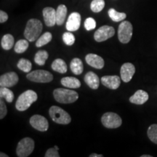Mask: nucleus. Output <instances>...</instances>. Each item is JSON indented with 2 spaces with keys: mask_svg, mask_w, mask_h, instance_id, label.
Masks as SVG:
<instances>
[{
  "mask_svg": "<svg viewBox=\"0 0 157 157\" xmlns=\"http://www.w3.org/2000/svg\"><path fill=\"white\" fill-rule=\"evenodd\" d=\"M42 23L38 19H30L27 23L24 31V36L29 42H34L40 36L42 31Z\"/></svg>",
  "mask_w": 157,
  "mask_h": 157,
  "instance_id": "1",
  "label": "nucleus"
},
{
  "mask_svg": "<svg viewBox=\"0 0 157 157\" xmlns=\"http://www.w3.org/2000/svg\"><path fill=\"white\" fill-rule=\"evenodd\" d=\"M38 96L36 92L31 90H29L23 93L17 98L15 108L17 111H24L36 101Z\"/></svg>",
  "mask_w": 157,
  "mask_h": 157,
  "instance_id": "2",
  "label": "nucleus"
},
{
  "mask_svg": "<svg viewBox=\"0 0 157 157\" xmlns=\"http://www.w3.org/2000/svg\"><path fill=\"white\" fill-rule=\"evenodd\" d=\"M55 100L60 103H72L77 101L78 95L76 92L69 89L58 88L53 92Z\"/></svg>",
  "mask_w": 157,
  "mask_h": 157,
  "instance_id": "3",
  "label": "nucleus"
},
{
  "mask_svg": "<svg viewBox=\"0 0 157 157\" xmlns=\"http://www.w3.org/2000/svg\"><path fill=\"white\" fill-rule=\"evenodd\" d=\"M50 117L52 121L60 124H68L71 121L70 115L61 108L52 105L49 110Z\"/></svg>",
  "mask_w": 157,
  "mask_h": 157,
  "instance_id": "4",
  "label": "nucleus"
},
{
  "mask_svg": "<svg viewBox=\"0 0 157 157\" xmlns=\"http://www.w3.org/2000/svg\"><path fill=\"white\" fill-rule=\"evenodd\" d=\"M34 149V141L30 137H25L18 143L16 154L18 157H27Z\"/></svg>",
  "mask_w": 157,
  "mask_h": 157,
  "instance_id": "5",
  "label": "nucleus"
},
{
  "mask_svg": "<svg viewBox=\"0 0 157 157\" xmlns=\"http://www.w3.org/2000/svg\"><path fill=\"white\" fill-rule=\"evenodd\" d=\"M26 78L36 83H48L53 80L52 74L44 70H36L27 74Z\"/></svg>",
  "mask_w": 157,
  "mask_h": 157,
  "instance_id": "6",
  "label": "nucleus"
},
{
  "mask_svg": "<svg viewBox=\"0 0 157 157\" xmlns=\"http://www.w3.org/2000/svg\"><path fill=\"white\" fill-rule=\"evenodd\" d=\"M132 25L129 21H122L118 29V38L122 44H127L132 36Z\"/></svg>",
  "mask_w": 157,
  "mask_h": 157,
  "instance_id": "7",
  "label": "nucleus"
},
{
  "mask_svg": "<svg viewBox=\"0 0 157 157\" xmlns=\"http://www.w3.org/2000/svg\"><path fill=\"white\" fill-rule=\"evenodd\" d=\"M101 122L105 127L109 129H116L122 124L121 117L117 113L113 112L105 113L101 118Z\"/></svg>",
  "mask_w": 157,
  "mask_h": 157,
  "instance_id": "8",
  "label": "nucleus"
},
{
  "mask_svg": "<svg viewBox=\"0 0 157 157\" xmlns=\"http://www.w3.org/2000/svg\"><path fill=\"white\" fill-rule=\"evenodd\" d=\"M115 34V29L112 26L103 25L99 28L94 34V39L96 42H101L107 40Z\"/></svg>",
  "mask_w": 157,
  "mask_h": 157,
  "instance_id": "9",
  "label": "nucleus"
},
{
  "mask_svg": "<svg viewBox=\"0 0 157 157\" xmlns=\"http://www.w3.org/2000/svg\"><path fill=\"white\" fill-rule=\"evenodd\" d=\"M30 124L40 132H45L48 129L49 123L46 118L41 115H34L30 119Z\"/></svg>",
  "mask_w": 157,
  "mask_h": 157,
  "instance_id": "10",
  "label": "nucleus"
},
{
  "mask_svg": "<svg viewBox=\"0 0 157 157\" xmlns=\"http://www.w3.org/2000/svg\"><path fill=\"white\" fill-rule=\"evenodd\" d=\"M19 78L15 72H8L0 76L1 87H11L18 82Z\"/></svg>",
  "mask_w": 157,
  "mask_h": 157,
  "instance_id": "11",
  "label": "nucleus"
},
{
  "mask_svg": "<svg viewBox=\"0 0 157 157\" xmlns=\"http://www.w3.org/2000/svg\"><path fill=\"white\" fill-rule=\"evenodd\" d=\"M81 25V15L78 13L74 12L68 16L66 28L68 31H76Z\"/></svg>",
  "mask_w": 157,
  "mask_h": 157,
  "instance_id": "12",
  "label": "nucleus"
},
{
  "mask_svg": "<svg viewBox=\"0 0 157 157\" xmlns=\"http://www.w3.org/2000/svg\"><path fill=\"white\" fill-rule=\"evenodd\" d=\"M135 73V66L131 63H124L121 67L120 74L121 78L123 82H129L132 79L133 75Z\"/></svg>",
  "mask_w": 157,
  "mask_h": 157,
  "instance_id": "13",
  "label": "nucleus"
},
{
  "mask_svg": "<svg viewBox=\"0 0 157 157\" xmlns=\"http://www.w3.org/2000/svg\"><path fill=\"white\" fill-rule=\"evenodd\" d=\"M43 17L47 26L52 27L56 23V11L52 7H45L42 10Z\"/></svg>",
  "mask_w": 157,
  "mask_h": 157,
  "instance_id": "14",
  "label": "nucleus"
},
{
  "mask_svg": "<svg viewBox=\"0 0 157 157\" xmlns=\"http://www.w3.org/2000/svg\"><path fill=\"white\" fill-rule=\"evenodd\" d=\"M101 82L105 87L111 90H117L121 84L120 78L118 76H104L101 78Z\"/></svg>",
  "mask_w": 157,
  "mask_h": 157,
  "instance_id": "15",
  "label": "nucleus"
},
{
  "mask_svg": "<svg viewBox=\"0 0 157 157\" xmlns=\"http://www.w3.org/2000/svg\"><path fill=\"white\" fill-rule=\"evenodd\" d=\"M85 60L87 63L92 67L97 68V69H101L103 68L104 60L101 56L95 54H88L85 57Z\"/></svg>",
  "mask_w": 157,
  "mask_h": 157,
  "instance_id": "16",
  "label": "nucleus"
},
{
  "mask_svg": "<svg viewBox=\"0 0 157 157\" xmlns=\"http://www.w3.org/2000/svg\"><path fill=\"white\" fill-rule=\"evenodd\" d=\"M148 94L146 91L142 90H138L135 92L132 96L129 98V102L137 105H142L144 104L148 100Z\"/></svg>",
  "mask_w": 157,
  "mask_h": 157,
  "instance_id": "17",
  "label": "nucleus"
},
{
  "mask_svg": "<svg viewBox=\"0 0 157 157\" xmlns=\"http://www.w3.org/2000/svg\"><path fill=\"white\" fill-rule=\"evenodd\" d=\"M84 82L93 90H97L100 85V79L98 75L94 72L90 71L86 74L84 78Z\"/></svg>",
  "mask_w": 157,
  "mask_h": 157,
  "instance_id": "18",
  "label": "nucleus"
},
{
  "mask_svg": "<svg viewBox=\"0 0 157 157\" xmlns=\"http://www.w3.org/2000/svg\"><path fill=\"white\" fill-rule=\"evenodd\" d=\"M61 84L65 87L70 89H76L81 87V82L78 78L71 76H66L61 78Z\"/></svg>",
  "mask_w": 157,
  "mask_h": 157,
  "instance_id": "19",
  "label": "nucleus"
},
{
  "mask_svg": "<svg viewBox=\"0 0 157 157\" xmlns=\"http://www.w3.org/2000/svg\"><path fill=\"white\" fill-rule=\"evenodd\" d=\"M67 7L64 5H60L56 10V24L62 25L66 20L67 15Z\"/></svg>",
  "mask_w": 157,
  "mask_h": 157,
  "instance_id": "20",
  "label": "nucleus"
},
{
  "mask_svg": "<svg viewBox=\"0 0 157 157\" xmlns=\"http://www.w3.org/2000/svg\"><path fill=\"white\" fill-rule=\"evenodd\" d=\"M52 69L55 71L58 72L60 74H65L67 72V65L63 60L60 58H58L52 62Z\"/></svg>",
  "mask_w": 157,
  "mask_h": 157,
  "instance_id": "21",
  "label": "nucleus"
},
{
  "mask_svg": "<svg viewBox=\"0 0 157 157\" xmlns=\"http://www.w3.org/2000/svg\"><path fill=\"white\" fill-rule=\"evenodd\" d=\"M70 67L71 71L76 75H80L84 70L83 63L79 58H75L71 60L70 64Z\"/></svg>",
  "mask_w": 157,
  "mask_h": 157,
  "instance_id": "22",
  "label": "nucleus"
},
{
  "mask_svg": "<svg viewBox=\"0 0 157 157\" xmlns=\"http://www.w3.org/2000/svg\"><path fill=\"white\" fill-rule=\"evenodd\" d=\"M14 45V37L13 35L7 34L4 35L1 40V46L4 50H10Z\"/></svg>",
  "mask_w": 157,
  "mask_h": 157,
  "instance_id": "23",
  "label": "nucleus"
},
{
  "mask_svg": "<svg viewBox=\"0 0 157 157\" xmlns=\"http://www.w3.org/2000/svg\"><path fill=\"white\" fill-rule=\"evenodd\" d=\"M108 14H109L110 18L114 22H120V21H124L127 17L126 13H119L113 8L109 9V10L108 11Z\"/></svg>",
  "mask_w": 157,
  "mask_h": 157,
  "instance_id": "24",
  "label": "nucleus"
},
{
  "mask_svg": "<svg viewBox=\"0 0 157 157\" xmlns=\"http://www.w3.org/2000/svg\"><path fill=\"white\" fill-rule=\"evenodd\" d=\"M49 54L45 50H39L34 56V61L39 66H44L47 59L48 58Z\"/></svg>",
  "mask_w": 157,
  "mask_h": 157,
  "instance_id": "25",
  "label": "nucleus"
},
{
  "mask_svg": "<svg viewBox=\"0 0 157 157\" xmlns=\"http://www.w3.org/2000/svg\"><path fill=\"white\" fill-rule=\"evenodd\" d=\"M52 38V35L50 32H45L44 34H42V36H39L38 39H37L36 43V48H41V47L44 46L48 44L49 42H51Z\"/></svg>",
  "mask_w": 157,
  "mask_h": 157,
  "instance_id": "26",
  "label": "nucleus"
},
{
  "mask_svg": "<svg viewBox=\"0 0 157 157\" xmlns=\"http://www.w3.org/2000/svg\"><path fill=\"white\" fill-rule=\"evenodd\" d=\"M17 66L20 70L25 72V73H29L31 71V68H32V64H31V61H29L27 59L21 58L17 63Z\"/></svg>",
  "mask_w": 157,
  "mask_h": 157,
  "instance_id": "27",
  "label": "nucleus"
},
{
  "mask_svg": "<svg viewBox=\"0 0 157 157\" xmlns=\"http://www.w3.org/2000/svg\"><path fill=\"white\" fill-rule=\"evenodd\" d=\"M29 42L26 39H21L18 40L15 44V52L17 53H23L26 51L27 49L29 48Z\"/></svg>",
  "mask_w": 157,
  "mask_h": 157,
  "instance_id": "28",
  "label": "nucleus"
},
{
  "mask_svg": "<svg viewBox=\"0 0 157 157\" xmlns=\"http://www.w3.org/2000/svg\"><path fill=\"white\" fill-rule=\"evenodd\" d=\"M0 98H5L6 101L8 103H12L14 100V94L8 87H1Z\"/></svg>",
  "mask_w": 157,
  "mask_h": 157,
  "instance_id": "29",
  "label": "nucleus"
},
{
  "mask_svg": "<svg viewBox=\"0 0 157 157\" xmlns=\"http://www.w3.org/2000/svg\"><path fill=\"white\" fill-rule=\"evenodd\" d=\"M105 7L104 0H93L90 4V9L94 13H100Z\"/></svg>",
  "mask_w": 157,
  "mask_h": 157,
  "instance_id": "30",
  "label": "nucleus"
},
{
  "mask_svg": "<svg viewBox=\"0 0 157 157\" xmlns=\"http://www.w3.org/2000/svg\"><path fill=\"white\" fill-rule=\"evenodd\" d=\"M147 135L153 143L157 144V124L151 125L147 131Z\"/></svg>",
  "mask_w": 157,
  "mask_h": 157,
  "instance_id": "31",
  "label": "nucleus"
},
{
  "mask_svg": "<svg viewBox=\"0 0 157 157\" xmlns=\"http://www.w3.org/2000/svg\"><path fill=\"white\" fill-rule=\"evenodd\" d=\"M63 41L66 45L71 46V45H73L75 42V36L71 32H65L63 34Z\"/></svg>",
  "mask_w": 157,
  "mask_h": 157,
  "instance_id": "32",
  "label": "nucleus"
},
{
  "mask_svg": "<svg viewBox=\"0 0 157 157\" xmlns=\"http://www.w3.org/2000/svg\"><path fill=\"white\" fill-rule=\"evenodd\" d=\"M84 28L87 31H91L95 29L96 27V21L93 17H88L85 20L84 23Z\"/></svg>",
  "mask_w": 157,
  "mask_h": 157,
  "instance_id": "33",
  "label": "nucleus"
},
{
  "mask_svg": "<svg viewBox=\"0 0 157 157\" xmlns=\"http://www.w3.org/2000/svg\"><path fill=\"white\" fill-rule=\"evenodd\" d=\"M7 106H6L5 103L2 101V98H1V100H0V119H2L5 117L6 114H7Z\"/></svg>",
  "mask_w": 157,
  "mask_h": 157,
  "instance_id": "34",
  "label": "nucleus"
},
{
  "mask_svg": "<svg viewBox=\"0 0 157 157\" xmlns=\"http://www.w3.org/2000/svg\"><path fill=\"white\" fill-rule=\"evenodd\" d=\"M45 157H60V154L58 151V150H56L55 148H49L45 153L44 155Z\"/></svg>",
  "mask_w": 157,
  "mask_h": 157,
  "instance_id": "35",
  "label": "nucleus"
},
{
  "mask_svg": "<svg viewBox=\"0 0 157 157\" xmlns=\"http://www.w3.org/2000/svg\"><path fill=\"white\" fill-rule=\"evenodd\" d=\"M7 19H8V15L3 10L0 11V23H5L7 21Z\"/></svg>",
  "mask_w": 157,
  "mask_h": 157,
  "instance_id": "36",
  "label": "nucleus"
},
{
  "mask_svg": "<svg viewBox=\"0 0 157 157\" xmlns=\"http://www.w3.org/2000/svg\"><path fill=\"white\" fill-rule=\"evenodd\" d=\"M103 156L102 154H92L90 155V157H103Z\"/></svg>",
  "mask_w": 157,
  "mask_h": 157,
  "instance_id": "37",
  "label": "nucleus"
},
{
  "mask_svg": "<svg viewBox=\"0 0 157 157\" xmlns=\"http://www.w3.org/2000/svg\"><path fill=\"white\" fill-rule=\"evenodd\" d=\"M0 156L1 157H8V155H7V154H4V153H2V152H1V154H0Z\"/></svg>",
  "mask_w": 157,
  "mask_h": 157,
  "instance_id": "38",
  "label": "nucleus"
},
{
  "mask_svg": "<svg viewBox=\"0 0 157 157\" xmlns=\"http://www.w3.org/2000/svg\"><path fill=\"white\" fill-rule=\"evenodd\" d=\"M141 157H151V156H150V155H142Z\"/></svg>",
  "mask_w": 157,
  "mask_h": 157,
  "instance_id": "39",
  "label": "nucleus"
},
{
  "mask_svg": "<svg viewBox=\"0 0 157 157\" xmlns=\"http://www.w3.org/2000/svg\"><path fill=\"white\" fill-rule=\"evenodd\" d=\"M54 148H56V150H58V151L59 150V148H58V146H55V147H54Z\"/></svg>",
  "mask_w": 157,
  "mask_h": 157,
  "instance_id": "40",
  "label": "nucleus"
}]
</instances>
